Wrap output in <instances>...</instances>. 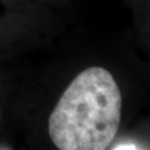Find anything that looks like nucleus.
<instances>
[{"mask_svg": "<svg viewBox=\"0 0 150 150\" xmlns=\"http://www.w3.org/2000/svg\"><path fill=\"white\" fill-rule=\"evenodd\" d=\"M121 118V93L112 75L90 67L76 77L50 115L48 130L61 150H103Z\"/></svg>", "mask_w": 150, "mask_h": 150, "instance_id": "1", "label": "nucleus"}, {"mask_svg": "<svg viewBox=\"0 0 150 150\" xmlns=\"http://www.w3.org/2000/svg\"><path fill=\"white\" fill-rule=\"evenodd\" d=\"M112 149H139V148L132 144H125V145H118L117 147H113Z\"/></svg>", "mask_w": 150, "mask_h": 150, "instance_id": "2", "label": "nucleus"}]
</instances>
